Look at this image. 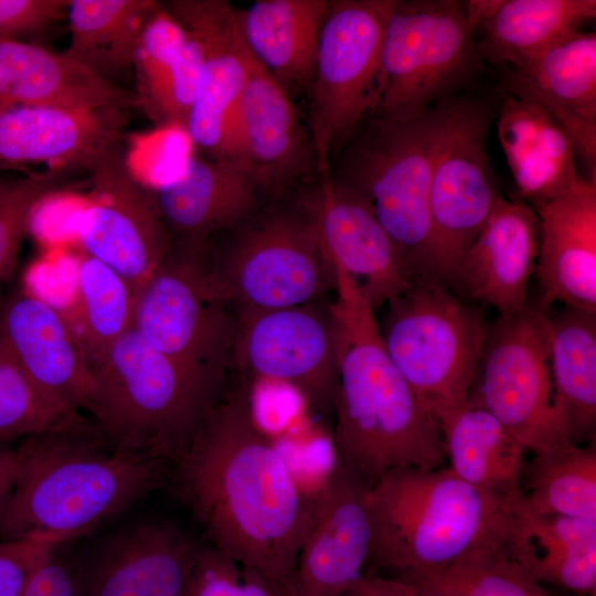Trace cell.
<instances>
[{
	"label": "cell",
	"mask_w": 596,
	"mask_h": 596,
	"mask_svg": "<svg viewBox=\"0 0 596 596\" xmlns=\"http://www.w3.org/2000/svg\"><path fill=\"white\" fill-rule=\"evenodd\" d=\"M174 492L211 546L289 596L313 493L297 482L232 372L188 449L170 466Z\"/></svg>",
	"instance_id": "obj_1"
},
{
	"label": "cell",
	"mask_w": 596,
	"mask_h": 596,
	"mask_svg": "<svg viewBox=\"0 0 596 596\" xmlns=\"http://www.w3.org/2000/svg\"><path fill=\"white\" fill-rule=\"evenodd\" d=\"M333 266L329 307L338 334L339 380L332 462L369 488L393 471L445 467L438 421L392 361L356 280Z\"/></svg>",
	"instance_id": "obj_2"
},
{
	"label": "cell",
	"mask_w": 596,
	"mask_h": 596,
	"mask_svg": "<svg viewBox=\"0 0 596 596\" xmlns=\"http://www.w3.org/2000/svg\"><path fill=\"white\" fill-rule=\"evenodd\" d=\"M0 512L2 540L78 538L163 485L170 465L111 448L102 435H31Z\"/></svg>",
	"instance_id": "obj_3"
},
{
	"label": "cell",
	"mask_w": 596,
	"mask_h": 596,
	"mask_svg": "<svg viewBox=\"0 0 596 596\" xmlns=\"http://www.w3.org/2000/svg\"><path fill=\"white\" fill-rule=\"evenodd\" d=\"M512 500L472 487L447 466L390 472L369 490L368 566L406 581L502 546Z\"/></svg>",
	"instance_id": "obj_4"
},
{
	"label": "cell",
	"mask_w": 596,
	"mask_h": 596,
	"mask_svg": "<svg viewBox=\"0 0 596 596\" xmlns=\"http://www.w3.org/2000/svg\"><path fill=\"white\" fill-rule=\"evenodd\" d=\"M91 419L115 449L170 466L188 449L224 384L150 347L132 328L89 365Z\"/></svg>",
	"instance_id": "obj_5"
},
{
	"label": "cell",
	"mask_w": 596,
	"mask_h": 596,
	"mask_svg": "<svg viewBox=\"0 0 596 596\" xmlns=\"http://www.w3.org/2000/svg\"><path fill=\"white\" fill-rule=\"evenodd\" d=\"M445 104L409 118L374 116L332 177L366 202L415 277L437 278L429 193Z\"/></svg>",
	"instance_id": "obj_6"
},
{
	"label": "cell",
	"mask_w": 596,
	"mask_h": 596,
	"mask_svg": "<svg viewBox=\"0 0 596 596\" xmlns=\"http://www.w3.org/2000/svg\"><path fill=\"white\" fill-rule=\"evenodd\" d=\"M380 327L397 370L441 425L462 407L475 382L488 323L434 277H415L386 304Z\"/></svg>",
	"instance_id": "obj_7"
},
{
	"label": "cell",
	"mask_w": 596,
	"mask_h": 596,
	"mask_svg": "<svg viewBox=\"0 0 596 596\" xmlns=\"http://www.w3.org/2000/svg\"><path fill=\"white\" fill-rule=\"evenodd\" d=\"M211 245L207 273L234 311L300 306L336 288V269L301 202L269 205Z\"/></svg>",
	"instance_id": "obj_8"
},
{
	"label": "cell",
	"mask_w": 596,
	"mask_h": 596,
	"mask_svg": "<svg viewBox=\"0 0 596 596\" xmlns=\"http://www.w3.org/2000/svg\"><path fill=\"white\" fill-rule=\"evenodd\" d=\"M212 238H172L136 292L134 329L153 349L215 384L233 370L235 312L214 294Z\"/></svg>",
	"instance_id": "obj_9"
},
{
	"label": "cell",
	"mask_w": 596,
	"mask_h": 596,
	"mask_svg": "<svg viewBox=\"0 0 596 596\" xmlns=\"http://www.w3.org/2000/svg\"><path fill=\"white\" fill-rule=\"evenodd\" d=\"M481 61L465 1L396 0L385 29L383 87L373 114L418 116L468 84Z\"/></svg>",
	"instance_id": "obj_10"
},
{
	"label": "cell",
	"mask_w": 596,
	"mask_h": 596,
	"mask_svg": "<svg viewBox=\"0 0 596 596\" xmlns=\"http://www.w3.org/2000/svg\"><path fill=\"white\" fill-rule=\"evenodd\" d=\"M396 0H331L310 85V131L319 171L374 113L383 87L382 50Z\"/></svg>",
	"instance_id": "obj_11"
},
{
	"label": "cell",
	"mask_w": 596,
	"mask_h": 596,
	"mask_svg": "<svg viewBox=\"0 0 596 596\" xmlns=\"http://www.w3.org/2000/svg\"><path fill=\"white\" fill-rule=\"evenodd\" d=\"M550 316L536 304L488 323L467 402L487 409L533 454L567 443L550 371Z\"/></svg>",
	"instance_id": "obj_12"
},
{
	"label": "cell",
	"mask_w": 596,
	"mask_h": 596,
	"mask_svg": "<svg viewBox=\"0 0 596 596\" xmlns=\"http://www.w3.org/2000/svg\"><path fill=\"white\" fill-rule=\"evenodd\" d=\"M234 312L233 371L248 386L256 380L285 384L313 411L333 415L338 334L329 299Z\"/></svg>",
	"instance_id": "obj_13"
},
{
	"label": "cell",
	"mask_w": 596,
	"mask_h": 596,
	"mask_svg": "<svg viewBox=\"0 0 596 596\" xmlns=\"http://www.w3.org/2000/svg\"><path fill=\"white\" fill-rule=\"evenodd\" d=\"M490 121L489 110L477 102L445 104L433 167L429 214L435 273L449 287L499 195L487 147Z\"/></svg>",
	"instance_id": "obj_14"
},
{
	"label": "cell",
	"mask_w": 596,
	"mask_h": 596,
	"mask_svg": "<svg viewBox=\"0 0 596 596\" xmlns=\"http://www.w3.org/2000/svg\"><path fill=\"white\" fill-rule=\"evenodd\" d=\"M87 172L91 200L77 222L81 245L86 255L109 266L137 292L172 242L153 191L132 172L120 145Z\"/></svg>",
	"instance_id": "obj_15"
},
{
	"label": "cell",
	"mask_w": 596,
	"mask_h": 596,
	"mask_svg": "<svg viewBox=\"0 0 596 596\" xmlns=\"http://www.w3.org/2000/svg\"><path fill=\"white\" fill-rule=\"evenodd\" d=\"M201 547L173 523L134 522L75 560L79 596H187Z\"/></svg>",
	"instance_id": "obj_16"
},
{
	"label": "cell",
	"mask_w": 596,
	"mask_h": 596,
	"mask_svg": "<svg viewBox=\"0 0 596 596\" xmlns=\"http://www.w3.org/2000/svg\"><path fill=\"white\" fill-rule=\"evenodd\" d=\"M369 490L332 462L313 492L289 596H341L365 574L372 545Z\"/></svg>",
	"instance_id": "obj_17"
},
{
	"label": "cell",
	"mask_w": 596,
	"mask_h": 596,
	"mask_svg": "<svg viewBox=\"0 0 596 596\" xmlns=\"http://www.w3.org/2000/svg\"><path fill=\"white\" fill-rule=\"evenodd\" d=\"M319 172L301 204L331 262L356 280L375 310L406 291L415 276L366 202L330 170Z\"/></svg>",
	"instance_id": "obj_18"
},
{
	"label": "cell",
	"mask_w": 596,
	"mask_h": 596,
	"mask_svg": "<svg viewBox=\"0 0 596 596\" xmlns=\"http://www.w3.org/2000/svg\"><path fill=\"white\" fill-rule=\"evenodd\" d=\"M161 4L194 31L203 45L201 78L184 130L211 159L227 158L232 121L251 60L235 9L223 0H173Z\"/></svg>",
	"instance_id": "obj_19"
},
{
	"label": "cell",
	"mask_w": 596,
	"mask_h": 596,
	"mask_svg": "<svg viewBox=\"0 0 596 596\" xmlns=\"http://www.w3.org/2000/svg\"><path fill=\"white\" fill-rule=\"evenodd\" d=\"M501 72L505 93L542 107L571 139L587 179L596 182V33L576 30Z\"/></svg>",
	"instance_id": "obj_20"
},
{
	"label": "cell",
	"mask_w": 596,
	"mask_h": 596,
	"mask_svg": "<svg viewBox=\"0 0 596 596\" xmlns=\"http://www.w3.org/2000/svg\"><path fill=\"white\" fill-rule=\"evenodd\" d=\"M128 109L0 105V170L29 163L88 170L120 145Z\"/></svg>",
	"instance_id": "obj_21"
},
{
	"label": "cell",
	"mask_w": 596,
	"mask_h": 596,
	"mask_svg": "<svg viewBox=\"0 0 596 596\" xmlns=\"http://www.w3.org/2000/svg\"><path fill=\"white\" fill-rule=\"evenodd\" d=\"M0 351L43 391L88 414L89 365L66 316L35 292L0 299Z\"/></svg>",
	"instance_id": "obj_22"
},
{
	"label": "cell",
	"mask_w": 596,
	"mask_h": 596,
	"mask_svg": "<svg viewBox=\"0 0 596 596\" xmlns=\"http://www.w3.org/2000/svg\"><path fill=\"white\" fill-rule=\"evenodd\" d=\"M540 244V219L523 200L497 196L492 210L466 253L450 287L491 306L499 315L523 310Z\"/></svg>",
	"instance_id": "obj_23"
},
{
	"label": "cell",
	"mask_w": 596,
	"mask_h": 596,
	"mask_svg": "<svg viewBox=\"0 0 596 596\" xmlns=\"http://www.w3.org/2000/svg\"><path fill=\"white\" fill-rule=\"evenodd\" d=\"M311 146L287 89L251 54L227 158L242 162L273 193L299 174Z\"/></svg>",
	"instance_id": "obj_24"
},
{
	"label": "cell",
	"mask_w": 596,
	"mask_h": 596,
	"mask_svg": "<svg viewBox=\"0 0 596 596\" xmlns=\"http://www.w3.org/2000/svg\"><path fill=\"white\" fill-rule=\"evenodd\" d=\"M540 244L536 304L596 313V182L582 178L570 193L535 210Z\"/></svg>",
	"instance_id": "obj_25"
},
{
	"label": "cell",
	"mask_w": 596,
	"mask_h": 596,
	"mask_svg": "<svg viewBox=\"0 0 596 596\" xmlns=\"http://www.w3.org/2000/svg\"><path fill=\"white\" fill-rule=\"evenodd\" d=\"M265 190L240 161L190 158L183 172L153 191L172 238H212L259 211Z\"/></svg>",
	"instance_id": "obj_26"
},
{
	"label": "cell",
	"mask_w": 596,
	"mask_h": 596,
	"mask_svg": "<svg viewBox=\"0 0 596 596\" xmlns=\"http://www.w3.org/2000/svg\"><path fill=\"white\" fill-rule=\"evenodd\" d=\"M0 105L130 110L139 99L137 93L97 76L65 53L0 39Z\"/></svg>",
	"instance_id": "obj_27"
},
{
	"label": "cell",
	"mask_w": 596,
	"mask_h": 596,
	"mask_svg": "<svg viewBox=\"0 0 596 596\" xmlns=\"http://www.w3.org/2000/svg\"><path fill=\"white\" fill-rule=\"evenodd\" d=\"M497 130L522 200L534 210L570 193L583 178L571 139L539 105L505 94Z\"/></svg>",
	"instance_id": "obj_28"
},
{
	"label": "cell",
	"mask_w": 596,
	"mask_h": 596,
	"mask_svg": "<svg viewBox=\"0 0 596 596\" xmlns=\"http://www.w3.org/2000/svg\"><path fill=\"white\" fill-rule=\"evenodd\" d=\"M515 498L510 504L504 535L507 553L540 584L549 583L583 595L594 594L596 522L533 513L522 508Z\"/></svg>",
	"instance_id": "obj_29"
},
{
	"label": "cell",
	"mask_w": 596,
	"mask_h": 596,
	"mask_svg": "<svg viewBox=\"0 0 596 596\" xmlns=\"http://www.w3.org/2000/svg\"><path fill=\"white\" fill-rule=\"evenodd\" d=\"M328 0H257L235 10L255 60L286 89L311 85Z\"/></svg>",
	"instance_id": "obj_30"
},
{
	"label": "cell",
	"mask_w": 596,
	"mask_h": 596,
	"mask_svg": "<svg viewBox=\"0 0 596 596\" xmlns=\"http://www.w3.org/2000/svg\"><path fill=\"white\" fill-rule=\"evenodd\" d=\"M440 429L447 467L456 476L505 500L519 494L526 450L487 409L466 402Z\"/></svg>",
	"instance_id": "obj_31"
},
{
	"label": "cell",
	"mask_w": 596,
	"mask_h": 596,
	"mask_svg": "<svg viewBox=\"0 0 596 596\" xmlns=\"http://www.w3.org/2000/svg\"><path fill=\"white\" fill-rule=\"evenodd\" d=\"M550 329L554 402L568 439L581 445L596 427V313L564 307Z\"/></svg>",
	"instance_id": "obj_32"
},
{
	"label": "cell",
	"mask_w": 596,
	"mask_h": 596,
	"mask_svg": "<svg viewBox=\"0 0 596 596\" xmlns=\"http://www.w3.org/2000/svg\"><path fill=\"white\" fill-rule=\"evenodd\" d=\"M595 17V0H504L478 31V50L494 66H517Z\"/></svg>",
	"instance_id": "obj_33"
},
{
	"label": "cell",
	"mask_w": 596,
	"mask_h": 596,
	"mask_svg": "<svg viewBox=\"0 0 596 596\" xmlns=\"http://www.w3.org/2000/svg\"><path fill=\"white\" fill-rule=\"evenodd\" d=\"M156 1L70 0L65 54L97 76L118 84L134 70L137 45Z\"/></svg>",
	"instance_id": "obj_34"
},
{
	"label": "cell",
	"mask_w": 596,
	"mask_h": 596,
	"mask_svg": "<svg viewBox=\"0 0 596 596\" xmlns=\"http://www.w3.org/2000/svg\"><path fill=\"white\" fill-rule=\"evenodd\" d=\"M515 498L525 510L596 522V449L567 443L533 454Z\"/></svg>",
	"instance_id": "obj_35"
},
{
	"label": "cell",
	"mask_w": 596,
	"mask_h": 596,
	"mask_svg": "<svg viewBox=\"0 0 596 596\" xmlns=\"http://www.w3.org/2000/svg\"><path fill=\"white\" fill-rule=\"evenodd\" d=\"M136 292L100 260L85 255L76 270L75 317L67 318L91 365L134 328Z\"/></svg>",
	"instance_id": "obj_36"
},
{
	"label": "cell",
	"mask_w": 596,
	"mask_h": 596,
	"mask_svg": "<svg viewBox=\"0 0 596 596\" xmlns=\"http://www.w3.org/2000/svg\"><path fill=\"white\" fill-rule=\"evenodd\" d=\"M46 433L102 435L91 417L43 391L0 351V444Z\"/></svg>",
	"instance_id": "obj_37"
},
{
	"label": "cell",
	"mask_w": 596,
	"mask_h": 596,
	"mask_svg": "<svg viewBox=\"0 0 596 596\" xmlns=\"http://www.w3.org/2000/svg\"><path fill=\"white\" fill-rule=\"evenodd\" d=\"M403 582L430 596H549L503 545Z\"/></svg>",
	"instance_id": "obj_38"
},
{
	"label": "cell",
	"mask_w": 596,
	"mask_h": 596,
	"mask_svg": "<svg viewBox=\"0 0 596 596\" xmlns=\"http://www.w3.org/2000/svg\"><path fill=\"white\" fill-rule=\"evenodd\" d=\"M70 172L47 169L0 178V299L14 274L23 237L36 207L61 190Z\"/></svg>",
	"instance_id": "obj_39"
},
{
	"label": "cell",
	"mask_w": 596,
	"mask_h": 596,
	"mask_svg": "<svg viewBox=\"0 0 596 596\" xmlns=\"http://www.w3.org/2000/svg\"><path fill=\"white\" fill-rule=\"evenodd\" d=\"M185 38L187 30L183 25L161 3L156 2L145 23L134 57L139 106L146 110L169 77Z\"/></svg>",
	"instance_id": "obj_40"
},
{
	"label": "cell",
	"mask_w": 596,
	"mask_h": 596,
	"mask_svg": "<svg viewBox=\"0 0 596 596\" xmlns=\"http://www.w3.org/2000/svg\"><path fill=\"white\" fill-rule=\"evenodd\" d=\"M175 64L155 102L146 110L163 124L185 128L199 88L203 65V45L189 28Z\"/></svg>",
	"instance_id": "obj_41"
},
{
	"label": "cell",
	"mask_w": 596,
	"mask_h": 596,
	"mask_svg": "<svg viewBox=\"0 0 596 596\" xmlns=\"http://www.w3.org/2000/svg\"><path fill=\"white\" fill-rule=\"evenodd\" d=\"M187 596H276L267 583L242 571L212 546L202 545Z\"/></svg>",
	"instance_id": "obj_42"
},
{
	"label": "cell",
	"mask_w": 596,
	"mask_h": 596,
	"mask_svg": "<svg viewBox=\"0 0 596 596\" xmlns=\"http://www.w3.org/2000/svg\"><path fill=\"white\" fill-rule=\"evenodd\" d=\"M61 543L45 539L0 541V596H22L38 566Z\"/></svg>",
	"instance_id": "obj_43"
},
{
	"label": "cell",
	"mask_w": 596,
	"mask_h": 596,
	"mask_svg": "<svg viewBox=\"0 0 596 596\" xmlns=\"http://www.w3.org/2000/svg\"><path fill=\"white\" fill-rule=\"evenodd\" d=\"M70 0H0V39L39 34L62 19Z\"/></svg>",
	"instance_id": "obj_44"
},
{
	"label": "cell",
	"mask_w": 596,
	"mask_h": 596,
	"mask_svg": "<svg viewBox=\"0 0 596 596\" xmlns=\"http://www.w3.org/2000/svg\"><path fill=\"white\" fill-rule=\"evenodd\" d=\"M22 596H79L75 560L56 549L38 566Z\"/></svg>",
	"instance_id": "obj_45"
},
{
	"label": "cell",
	"mask_w": 596,
	"mask_h": 596,
	"mask_svg": "<svg viewBox=\"0 0 596 596\" xmlns=\"http://www.w3.org/2000/svg\"><path fill=\"white\" fill-rule=\"evenodd\" d=\"M341 596H411V588L406 582L365 573Z\"/></svg>",
	"instance_id": "obj_46"
},
{
	"label": "cell",
	"mask_w": 596,
	"mask_h": 596,
	"mask_svg": "<svg viewBox=\"0 0 596 596\" xmlns=\"http://www.w3.org/2000/svg\"><path fill=\"white\" fill-rule=\"evenodd\" d=\"M504 0L465 1L466 20L476 34L498 12Z\"/></svg>",
	"instance_id": "obj_47"
},
{
	"label": "cell",
	"mask_w": 596,
	"mask_h": 596,
	"mask_svg": "<svg viewBox=\"0 0 596 596\" xmlns=\"http://www.w3.org/2000/svg\"><path fill=\"white\" fill-rule=\"evenodd\" d=\"M17 477V455L14 449L0 450V512L4 507Z\"/></svg>",
	"instance_id": "obj_48"
},
{
	"label": "cell",
	"mask_w": 596,
	"mask_h": 596,
	"mask_svg": "<svg viewBox=\"0 0 596 596\" xmlns=\"http://www.w3.org/2000/svg\"><path fill=\"white\" fill-rule=\"evenodd\" d=\"M409 588H411V596H430L428 594H426L425 592H423L422 589H419L418 587H416L415 585L413 584H409Z\"/></svg>",
	"instance_id": "obj_49"
}]
</instances>
